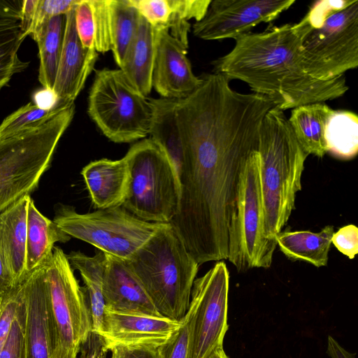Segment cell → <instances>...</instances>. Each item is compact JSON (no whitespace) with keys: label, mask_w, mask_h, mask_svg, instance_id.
I'll return each instance as SVG.
<instances>
[{"label":"cell","mask_w":358,"mask_h":358,"mask_svg":"<svg viewBox=\"0 0 358 358\" xmlns=\"http://www.w3.org/2000/svg\"><path fill=\"white\" fill-rule=\"evenodd\" d=\"M202 78L192 94L176 100L182 154L175 166L179 206L170 222L199 266L227 260L240 176L259 150L265 115L277 106L266 96L233 90L221 73Z\"/></svg>","instance_id":"6da1fadb"},{"label":"cell","mask_w":358,"mask_h":358,"mask_svg":"<svg viewBox=\"0 0 358 358\" xmlns=\"http://www.w3.org/2000/svg\"><path fill=\"white\" fill-rule=\"evenodd\" d=\"M307 29L303 17L298 23L241 36L231 52L213 62L215 73L246 83L282 111L343 96L348 90L344 76L324 81L303 70L301 42Z\"/></svg>","instance_id":"7a4b0ae2"},{"label":"cell","mask_w":358,"mask_h":358,"mask_svg":"<svg viewBox=\"0 0 358 358\" xmlns=\"http://www.w3.org/2000/svg\"><path fill=\"white\" fill-rule=\"evenodd\" d=\"M259 153L265 213V236L275 240L295 208L301 189L304 163L309 155L297 141L283 111L277 106L265 115L260 128Z\"/></svg>","instance_id":"3957f363"},{"label":"cell","mask_w":358,"mask_h":358,"mask_svg":"<svg viewBox=\"0 0 358 358\" xmlns=\"http://www.w3.org/2000/svg\"><path fill=\"white\" fill-rule=\"evenodd\" d=\"M161 316L180 322L199 265L170 223L125 261Z\"/></svg>","instance_id":"277c9868"},{"label":"cell","mask_w":358,"mask_h":358,"mask_svg":"<svg viewBox=\"0 0 358 358\" xmlns=\"http://www.w3.org/2000/svg\"><path fill=\"white\" fill-rule=\"evenodd\" d=\"M74 113V103L59 105L41 122L0 138V213L38 187Z\"/></svg>","instance_id":"5b68a950"},{"label":"cell","mask_w":358,"mask_h":358,"mask_svg":"<svg viewBox=\"0 0 358 358\" xmlns=\"http://www.w3.org/2000/svg\"><path fill=\"white\" fill-rule=\"evenodd\" d=\"M301 42L305 72L331 80L358 66V1H317L305 15Z\"/></svg>","instance_id":"8992f818"},{"label":"cell","mask_w":358,"mask_h":358,"mask_svg":"<svg viewBox=\"0 0 358 358\" xmlns=\"http://www.w3.org/2000/svg\"><path fill=\"white\" fill-rule=\"evenodd\" d=\"M73 271L66 255L55 246L45 263L52 358H77L92 331L86 292Z\"/></svg>","instance_id":"52a82bcc"},{"label":"cell","mask_w":358,"mask_h":358,"mask_svg":"<svg viewBox=\"0 0 358 358\" xmlns=\"http://www.w3.org/2000/svg\"><path fill=\"white\" fill-rule=\"evenodd\" d=\"M124 157L130 185L122 207L142 220L170 223L178 210L180 186L165 152L151 138H145L134 143Z\"/></svg>","instance_id":"ba28073f"},{"label":"cell","mask_w":358,"mask_h":358,"mask_svg":"<svg viewBox=\"0 0 358 358\" xmlns=\"http://www.w3.org/2000/svg\"><path fill=\"white\" fill-rule=\"evenodd\" d=\"M277 244L265 236L261 159L255 151L240 176L236 210L229 231V260L238 272L271 266Z\"/></svg>","instance_id":"9c48e42d"},{"label":"cell","mask_w":358,"mask_h":358,"mask_svg":"<svg viewBox=\"0 0 358 358\" xmlns=\"http://www.w3.org/2000/svg\"><path fill=\"white\" fill-rule=\"evenodd\" d=\"M87 112L101 131L115 143H131L150 134L151 103L120 69L96 71Z\"/></svg>","instance_id":"30bf717a"},{"label":"cell","mask_w":358,"mask_h":358,"mask_svg":"<svg viewBox=\"0 0 358 358\" xmlns=\"http://www.w3.org/2000/svg\"><path fill=\"white\" fill-rule=\"evenodd\" d=\"M53 222L71 237L124 261L129 260L166 224L142 220L122 206L81 214L71 206H61Z\"/></svg>","instance_id":"8fae6325"},{"label":"cell","mask_w":358,"mask_h":358,"mask_svg":"<svg viewBox=\"0 0 358 358\" xmlns=\"http://www.w3.org/2000/svg\"><path fill=\"white\" fill-rule=\"evenodd\" d=\"M229 288V273L224 261L194 280L187 311L190 320L188 358H208L223 347Z\"/></svg>","instance_id":"7c38bea8"},{"label":"cell","mask_w":358,"mask_h":358,"mask_svg":"<svg viewBox=\"0 0 358 358\" xmlns=\"http://www.w3.org/2000/svg\"><path fill=\"white\" fill-rule=\"evenodd\" d=\"M295 0H213L193 24L195 36L206 41L237 38L261 22H270Z\"/></svg>","instance_id":"4fadbf2b"},{"label":"cell","mask_w":358,"mask_h":358,"mask_svg":"<svg viewBox=\"0 0 358 358\" xmlns=\"http://www.w3.org/2000/svg\"><path fill=\"white\" fill-rule=\"evenodd\" d=\"M186 54L168 30L156 31L152 86L162 98L182 99L201 85L203 78L194 74Z\"/></svg>","instance_id":"5bb4252c"},{"label":"cell","mask_w":358,"mask_h":358,"mask_svg":"<svg viewBox=\"0 0 358 358\" xmlns=\"http://www.w3.org/2000/svg\"><path fill=\"white\" fill-rule=\"evenodd\" d=\"M181 321L114 312L104 308L98 333L109 350L115 345L145 344L159 346L179 328Z\"/></svg>","instance_id":"9a60e30c"},{"label":"cell","mask_w":358,"mask_h":358,"mask_svg":"<svg viewBox=\"0 0 358 358\" xmlns=\"http://www.w3.org/2000/svg\"><path fill=\"white\" fill-rule=\"evenodd\" d=\"M76 6L66 14L63 46L53 87L58 105L74 103L98 58L95 49L85 48L79 39Z\"/></svg>","instance_id":"2e32d148"},{"label":"cell","mask_w":358,"mask_h":358,"mask_svg":"<svg viewBox=\"0 0 358 358\" xmlns=\"http://www.w3.org/2000/svg\"><path fill=\"white\" fill-rule=\"evenodd\" d=\"M105 255L103 278L105 308L122 313L162 317L126 262Z\"/></svg>","instance_id":"e0dca14e"},{"label":"cell","mask_w":358,"mask_h":358,"mask_svg":"<svg viewBox=\"0 0 358 358\" xmlns=\"http://www.w3.org/2000/svg\"><path fill=\"white\" fill-rule=\"evenodd\" d=\"M26 301V358H52L45 264L22 279Z\"/></svg>","instance_id":"ac0fdd59"},{"label":"cell","mask_w":358,"mask_h":358,"mask_svg":"<svg viewBox=\"0 0 358 358\" xmlns=\"http://www.w3.org/2000/svg\"><path fill=\"white\" fill-rule=\"evenodd\" d=\"M81 174L95 208L122 206L130 185L129 169L124 157L92 161L83 169Z\"/></svg>","instance_id":"d6986e66"},{"label":"cell","mask_w":358,"mask_h":358,"mask_svg":"<svg viewBox=\"0 0 358 358\" xmlns=\"http://www.w3.org/2000/svg\"><path fill=\"white\" fill-rule=\"evenodd\" d=\"M30 195H26L0 213V241L16 283L26 269L27 214Z\"/></svg>","instance_id":"ffe728a7"},{"label":"cell","mask_w":358,"mask_h":358,"mask_svg":"<svg viewBox=\"0 0 358 358\" xmlns=\"http://www.w3.org/2000/svg\"><path fill=\"white\" fill-rule=\"evenodd\" d=\"M156 31L140 15L135 35L120 69L129 83L145 97L152 88Z\"/></svg>","instance_id":"44dd1931"},{"label":"cell","mask_w":358,"mask_h":358,"mask_svg":"<svg viewBox=\"0 0 358 358\" xmlns=\"http://www.w3.org/2000/svg\"><path fill=\"white\" fill-rule=\"evenodd\" d=\"M71 236L36 208L30 198L27 214L26 269L29 273L52 256L55 243H66Z\"/></svg>","instance_id":"7402d4cb"},{"label":"cell","mask_w":358,"mask_h":358,"mask_svg":"<svg viewBox=\"0 0 358 358\" xmlns=\"http://www.w3.org/2000/svg\"><path fill=\"white\" fill-rule=\"evenodd\" d=\"M334 111L324 102L292 109L288 122L299 144L308 155L322 157L328 152L325 129Z\"/></svg>","instance_id":"603a6c76"},{"label":"cell","mask_w":358,"mask_h":358,"mask_svg":"<svg viewBox=\"0 0 358 358\" xmlns=\"http://www.w3.org/2000/svg\"><path fill=\"white\" fill-rule=\"evenodd\" d=\"M334 227L327 225L320 232L284 231L274 239L280 251L289 259L310 263L315 267L326 266L331 245Z\"/></svg>","instance_id":"cb8c5ba5"},{"label":"cell","mask_w":358,"mask_h":358,"mask_svg":"<svg viewBox=\"0 0 358 358\" xmlns=\"http://www.w3.org/2000/svg\"><path fill=\"white\" fill-rule=\"evenodd\" d=\"M66 15L51 17L31 36L37 43L39 57L38 80L45 90H53L62 53Z\"/></svg>","instance_id":"d4e9b609"},{"label":"cell","mask_w":358,"mask_h":358,"mask_svg":"<svg viewBox=\"0 0 358 358\" xmlns=\"http://www.w3.org/2000/svg\"><path fill=\"white\" fill-rule=\"evenodd\" d=\"M66 257L72 268L78 270L83 280L91 311L92 331L98 334L105 308L103 278L106 255L100 250L96 251L94 256H88L80 251H73Z\"/></svg>","instance_id":"484cf974"},{"label":"cell","mask_w":358,"mask_h":358,"mask_svg":"<svg viewBox=\"0 0 358 358\" xmlns=\"http://www.w3.org/2000/svg\"><path fill=\"white\" fill-rule=\"evenodd\" d=\"M327 150L335 157L350 159L358 152V117L350 111L334 110L325 129Z\"/></svg>","instance_id":"4316f807"},{"label":"cell","mask_w":358,"mask_h":358,"mask_svg":"<svg viewBox=\"0 0 358 358\" xmlns=\"http://www.w3.org/2000/svg\"><path fill=\"white\" fill-rule=\"evenodd\" d=\"M109 17L110 50L120 68L137 29L140 14L129 0H109Z\"/></svg>","instance_id":"83f0119b"},{"label":"cell","mask_w":358,"mask_h":358,"mask_svg":"<svg viewBox=\"0 0 358 358\" xmlns=\"http://www.w3.org/2000/svg\"><path fill=\"white\" fill-rule=\"evenodd\" d=\"M24 38L20 21L0 19V90L13 75L29 66V62L22 61L18 56V50Z\"/></svg>","instance_id":"f1b7e54d"},{"label":"cell","mask_w":358,"mask_h":358,"mask_svg":"<svg viewBox=\"0 0 358 358\" xmlns=\"http://www.w3.org/2000/svg\"><path fill=\"white\" fill-rule=\"evenodd\" d=\"M171 14L168 31L175 38L185 41L188 37L190 24L188 20L200 21L205 15L211 0H169Z\"/></svg>","instance_id":"f546056e"},{"label":"cell","mask_w":358,"mask_h":358,"mask_svg":"<svg viewBox=\"0 0 358 358\" xmlns=\"http://www.w3.org/2000/svg\"><path fill=\"white\" fill-rule=\"evenodd\" d=\"M22 282V292L9 334L0 349V358H26V301Z\"/></svg>","instance_id":"4dcf8cb0"},{"label":"cell","mask_w":358,"mask_h":358,"mask_svg":"<svg viewBox=\"0 0 358 358\" xmlns=\"http://www.w3.org/2000/svg\"><path fill=\"white\" fill-rule=\"evenodd\" d=\"M47 110L30 102L6 117L0 124V138L15 134L46 118L55 109Z\"/></svg>","instance_id":"1f68e13d"},{"label":"cell","mask_w":358,"mask_h":358,"mask_svg":"<svg viewBox=\"0 0 358 358\" xmlns=\"http://www.w3.org/2000/svg\"><path fill=\"white\" fill-rule=\"evenodd\" d=\"M93 13L94 48L105 53L111 49L109 0H90Z\"/></svg>","instance_id":"d6a6232c"},{"label":"cell","mask_w":358,"mask_h":358,"mask_svg":"<svg viewBox=\"0 0 358 358\" xmlns=\"http://www.w3.org/2000/svg\"><path fill=\"white\" fill-rule=\"evenodd\" d=\"M129 2L155 30H168L171 14L169 0H129Z\"/></svg>","instance_id":"836d02e7"},{"label":"cell","mask_w":358,"mask_h":358,"mask_svg":"<svg viewBox=\"0 0 358 358\" xmlns=\"http://www.w3.org/2000/svg\"><path fill=\"white\" fill-rule=\"evenodd\" d=\"M189 315L186 313L179 328L163 344L157 347L158 358H188Z\"/></svg>","instance_id":"e575fe53"},{"label":"cell","mask_w":358,"mask_h":358,"mask_svg":"<svg viewBox=\"0 0 358 358\" xmlns=\"http://www.w3.org/2000/svg\"><path fill=\"white\" fill-rule=\"evenodd\" d=\"M22 292L21 280L10 291L0 297V349L10 330Z\"/></svg>","instance_id":"d590c367"},{"label":"cell","mask_w":358,"mask_h":358,"mask_svg":"<svg viewBox=\"0 0 358 358\" xmlns=\"http://www.w3.org/2000/svg\"><path fill=\"white\" fill-rule=\"evenodd\" d=\"M75 21L83 46L87 49H95L93 13L90 0H79L76 6Z\"/></svg>","instance_id":"8d00e7d4"},{"label":"cell","mask_w":358,"mask_h":358,"mask_svg":"<svg viewBox=\"0 0 358 358\" xmlns=\"http://www.w3.org/2000/svg\"><path fill=\"white\" fill-rule=\"evenodd\" d=\"M79 0H38L30 36L52 17L66 15Z\"/></svg>","instance_id":"74e56055"},{"label":"cell","mask_w":358,"mask_h":358,"mask_svg":"<svg viewBox=\"0 0 358 358\" xmlns=\"http://www.w3.org/2000/svg\"><path fill=\"white\" fill-rule=\"evenodd\" d=\"M333 244L339 252L353 259L358 253V228L355 224H348L334 232L331 238Z\"/></svg>","instance_id":"f35d334b"},{"label":"cell","mask_w":358,"mask_h":358,"mask_svg":"<svg viewBox=\"0 0 358 358\" xmlns=\"http://www.w3.org/2000/svg\"><path fill=\"white\" fill-rule=\"evenodd\" d=\"M110 351L111 358H158L157 347L151 345H120Z\"/></svg>","instance_id":"ab89813d"},{"label":"cell","mask_w":358,"mask_h":358,"mask_svg":"<svg viewBox=\"0 0 358 358\" xmlns=\"http://www.w3.org/2000/svg\"><path fill=\"white\" fill-rule=\"evenodd\" d=\"M38 0H23L20 25L24 37L30 35L37 8Z\"/></svg>","instance_id":"60d3db41"},{"label":"cell","mask_w":358,"mask_h":358,"mask_svg":"<svg viewBox=\"0 0 358 358\" xmlns=\"http://www.w3.org/2000/svg\"><path fill=\"white\" fill-rule=\"evenodd\" d=\"M16 284L6 262L0 241V297L6 294Z\"/></svg>","instance_id":"b9f144b4"},{"label":"cell","mask_w":358,"mask_h":358,"mask_svg":"<svg viewBox=\"0 0 358 358\" xmlns=\"http://www.w3.org/2000/svg\"><path fill=\"white\" fill-rule=\"evenodd\" d=\"M22 1L1 0L0 19H13L20 21Z\"/></svg>","instance_id":"7bdbcfd3"},{"label":"cell","mask_w":358,"mask_h":358,"mask_svg":"<svg viewBox=\"0 0 358 358\" xmlns=\"http://www.w3.org/2000/svg\"><path fill=\"white\" fill-rule=\"evenodd\" d=\"M37 106L47 110H52L58 105L57 97L53 90L43 89L34 95V101Z\"/></svg>","instance_id":"ee69618b"},{"label":"cell","mask_w":358,"mask_h":358,"mask_svg":"<svg viewBox=\"0 0 358 358\" xmlns=\"http://www.w3.org/2000/svg\"><path fill=\"white\" fill-rule=\"evenodd\" d=\"M327 353L331 358H355V355L345 350L331 336L327 338Z\"/></svg>","instance_id":"f6af8a7d"},{"label":"cell","mask_w":358,"mask_h":358,"mask_svg":"<svg viewBox=\"0 0 358 358\" xmlns=\"http://www.w3.org/2000/svg\"><path fill=\"white\" fill-rule=\"evenodd\" d=\"M208 358H229L226 355L223 347L215 350Z\"/></svg>","instance_id":"bcb514c9"}]
</instances>
